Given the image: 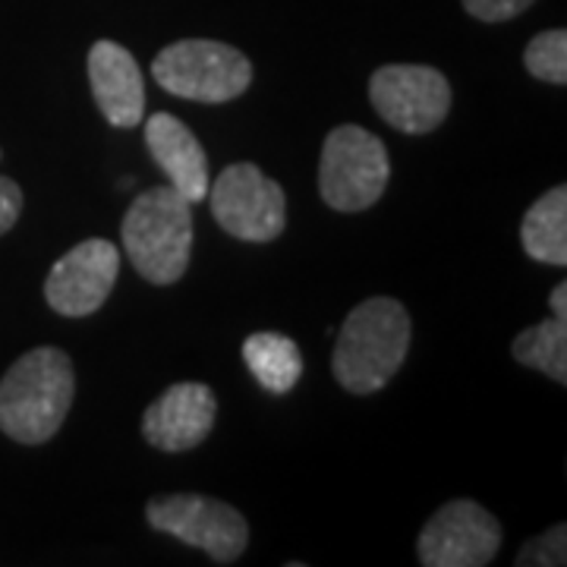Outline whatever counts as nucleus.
I'll use <instances>...</instances> for the list:
<instances>
[{"mask_svg": "<svg viewBox=\"0 0 567 567\" xmlns=\"http://www.w3.org/2000/svg\"><path fill=\"white\" fill-rule=\"evenodd\" d=\"M76 398V369L61 347L22 353L0 379V432L20 445H44L61 432Z\"/></svg>", "mask_w": 567, "mask_h": 567, "instance_id": "obj_1", "label": "nucleus"}, {"mask_svg": "<svg viewBox=\"0 0 567 567\" xmlns=\"http://www.w3.org/2000/svg\"><path fill=\"white\" fill-rule=\"evenodd\" d=\"M410 338V312L394 297H369L353 306L331 353V372L338 385L357 398L382 391L404 365Z\"/></svg>", "mask_w": 567, "mask_h": 567, "instance_id": "obj_2", "label": "nucleus"}, {"mask_svg": "<svg viewBox=\"0 0 567 567\" xmlns=\"http://www.w3.org/2000/svg\"><path fill=\"white\" fill-rule=\"evenodd\" d=\"M126 259L142 281L177 284L193 259V203L164 183L140 193L121 224Z\"/></svg>", "mask_w": 567, "mask_h": 567, "instance_id": "obj_3", "label": "nucleus"}, {"mask_svg": "<svg viewBox=\"0 0 567 567\" xmlns=\"http://www.w3.org/2000/svg\"><path fill=\"white\" fill-rule=\"evenodd\" d=\"M152 80L183 102L227 104L252 85V63L234 44L183 39L158 51L152 61Z\"/></svg>", "mask_w": 567, "mask_h": 567, "instance_id": "obj_4", "label": "nucleus"}, {"mask_svg": "<svg viewBox=\"0 0 567 567\" xmlns=\"http://www.w3.org/2000/svg\"><path fill=\"white\" fill-rule=\"evenodd\" d=\"M391 181L385 142L357 123L334 126L319 158V196L334 212H365L385 196Z\"/></svg>", "mask_w": 567, "mask_h": 567, "instance_id": "obj_5", "label": "nucleus"}, {"mask_svg": "<svg viewBox=\"0 0 567 567\" xmlns=\"http://www.w3.org/2000/svg\"><path fill=\"white\" fill-rule=\"evenodd\" d=\"M145 520L155 533L199 548L218 565H234L249 546V524L244 514L227 502L196 492L152 498L145 505Z\"/></svg>", "mask_w": 567, "mask_h": 567, "instance_id": "obj_6", "label": "nucleus"}, {"mask_svg": "<svg viewBox=\"0 0 567 567\" xmlns=\"http://www.w3.org/2000/svg\"><path fill=\"white\" fill-rule=\"evenodd\" d=\"M208 205L218 227L244 244H271L287 224L281 183L265 177L252 162L227 164L215 186H208Z\"/></svg>", "mask_w": 567, "mask_h": 567, "instance_id": "obj_7", "label": "nucleus"}, {"mask_svg": "<svg viewBox=\"0 0 567 567\" xmlns=\"http://www.w3.org/2000/svg\"><path fill=\"white\" fill-rule=\"evenodd\" d=\"M451 82L442 70L423 63H388L369 80V102L398 133H435L451 114Z\"/></svg>", "mask_w": 567, "mask_h": 567, "instance_id": "obj_8", "label": "nucleus"}, {"mask_svg": "<svg viewBox=\"0 0 567 567\" xmlns=\"http://www.w3.org/2000/svg\"><path fill=\"white\" fill-rule=\"evenodd\" d=\"M505 539V529L480 502L457 498L442 505L420 529L416 558L423 567H486Z\"/></svg>", "mask_w": 567, "mask_h": 567, "instance_id": "obj_9", "label": "nucleus"}, {"mask_svg": "<svg viewBox=\"0 0 567 567\" xmlns=\"http://www.w3.org/2000/svg\"><path fill=\"white\" fill-rule=\"evenodd\" d=\"M117 275H121L117 246L102 237L82 240L51 265L44 278V300L58 316L85 319L107 303Z\"/></svg>", "mask_w": 567, "mask_h": 567, "instance_id": "obj_10", "label": "nucleus"}, {"mask_svg": "<svg viewBox=\"0 0 567 567\" xmlns=\"http://www.w3.org/2000/svg\"><path fill=\"white\" fill-rule=\"evenodd\" d=\"M218 398L203 382H177L142 413V439L164 454H186L212 435Z\"/></svg>", "mask_w": 567, "mask_h": 567, "instance_id": "obj_11", "label": "nucleus"}, {"mask_svg": "<svg viewBox=\"0 0 567 567\" xmlns=\"http://www.w3.org/2000/svg\"><path fill=\"white\" fill-rule=\"evenodd\" d=\"M89 85L102 117L114 130L145 121V80L136 58L117 41H95L89 51Z\"/></svg>", "mask_w": 567, "mask_h": 567, "instance_id": "obj_12", "label": "nucleus"}, {"mask_svg": "<svg viewBox=\"0 0 567 567\" xmlns=\"http://www.w3.org/2000/svg\"><path fill=\"white\" fill-rule=\"evenodd\" d=\"M145 148L152 162L164 171L167 183L189 203H203L208 196V158L196 133L174 114L158 111L145 121Z\"/></svg>", "mask_w": 567, "mask_h": 567, "instance_id": "obj_13", "label": "nucleus"}, {"mask_svg": "<svg viewBox=\"0 0 567 567\" xmlns=\"http://www.w3.org/2000/svg\"><path fill=\"white\" fill-rule=\"evenodd\" d=\"M520 244L529 259L565 268L567 265V186H555L529 205L520 224Z\"/></svg>", "mask_w": 567, "mask_h": 567, "instance_id": "obj_14", "label": "nucleus"}, {"mask_svg": "<svg viewBox=\"0 0 567 567\" xmlns=\"http://www.w3.org/2000/svg\"><path fill=\"white\" fill-rule=\"evenodd\" d=\"M244 363L252 372V379L271 391L287 394L303 379V353L293 338L278 331H256L244 341Z\"/></svg>", "mask_w": 567, "mask_h": 567, "instance_id": "obj_15", "label": "nucleus"}, {"mask_svg": "<svg viewBox=\"0 0 567 567\" xmlns=\"http://www.w3.org/2000/svg\"><path fill=\"white\" fill-rule=\"evenodd\" d=\"M511 353L520 365L543 372L558 385H567V319L551 316L546 322L524 328L514 338Z\"/></svg>", "mask_w": 567, "mask_h": 567, "instance_id": "obj_16", "label": "nucleus"}, {"mask_svg": "<svg viewBox=\"0 0 567 567\" xmlns=\"http://www.w3.org/2000/svg\"><path fill=\"white\" fill-rule=\"evenodd\" d=\"M524 66L529 76L548 85H565L567 82V32L565 29H546L536 39H529L524 51Z\"/></svg>", "mask_w": 567, "mask_h": 567, "instance_id": "obj_17", "label": "nucleus"}, {"mask_svg": "<svg viewBox=\"0 0 567 567\" xmlns=\"http://www.w3.org/2000/svg\"><path fill=\"white\" fill-rule=\"evenodd\" d=\"M567 527L565 524H558V527L546 529L543 536H536V539H529L527 546L520 548V555L514 558V565L517 567H527V565H539V567H561L567 561Z\"/></svg>", "mask_w": 567, "mask_h": 567, "instance_id": "obj_18", "label": "nucleus"}, {"mask_svg": "<svg viewBox=\"0 0 567 567\" xmlns=\"http://www.w3.org/2000/svg\"><path fill=\"white\" fill-rule=\"evenodd\" d=\"M536 0H464V10L480 22H507L529 10Z\"/></svg>", "mask_w": 567, "mask_h": 567, "instance_id": "obj_19", "label": "nucleus"}, {"mask_svg": "<svg viewBox=\"0 0 567 567\" xmlns=\"http://www.w3.org/2000/svg\"><path fill=\"white\" fill-rule=\"evenodd\" d=\"M22 203H25V199H22L20 183L0 174V237L10 234V230L17 227V221H20L22 215Z\"/></svg>", "mask_w": 567, "mask_h": 567, "instance_id": "obj_20", "label": "nucleus"}, {"mask_svg": "<svg viewBox=\"0 0 567 567\" xmlns=\"http://www.w3.org/2000/svg\"><path fill=\"white\" fill-rule=\"evenodd\" d=\"M548 306H551V316H558V319H567V284H555V290H551V297H548Z\"/></svg>", "mask_w": 567, "mask_h": 567, "instance_id": "obj_21", "label": "nucleus"}, {"mask_svg": "<svg viewBox=\"0 0 567 567\" xmlns=\"http://www.w3.org/2000/svg\"><path fill=\"white\" fill-rule=\"evenodd\" d=\"M0 158H3V152H0Z\"/></svg>", "mask_w": 567, "mask_h": 567, "instance_id": "obj_22", "label": "nucleus"}]
</instances>
